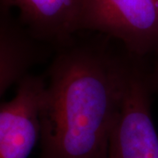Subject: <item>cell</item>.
<instances>
[{"mask_svg":"<svg viewBox=\"0 0 158 158\" xmlns=\"http://www.w3.org/2000/svg\"><path fill=\"white\" fill-rule=\"evenodd\" d=\"M134 57L106 40L56 48L44 77L40 158H106Z\"/></svg>","mask_w":158,"mask_h":158,"instance_id":"cell-1","label":"cell"},{"mask_svg":"<svg viewBox=\"0 0 158 158\" xmlns=\"http://www.w3.org/2000/svg\"><path fill=\"white\" fill-rule=\"evenodd\" d=\"M77 31L118 41L130 56H158V0H80Z\"/></svg>","mask_w":158,"mask_h":158,"instance_id":"cell-2","label":"cell"},{"mask_svg":"<svg viewBox=\"0 0 158 158\" xmlns=\"http://www.w3.org/2000/svg\"><path fill=\"white\" fill-rule=\"evenodd\" d=\"M152 92L144 62L134 58L106 158H158V133L151 115Z\"/></svg>","mask_w":158,"mask_h":158,"instance_id":"cell-3","label":"cell"},{"mask_svg":"<svg viewBox=\"0 0 158 158\" xmlns=\"http://www.w3.org/2000/svg\"><path fill=\"white\" fill-rule=\"evenodd\" d=\"M44 77L28 74L16 95L0 105V158H27L40 137Z\"/></svg>","mask_w":158,"mask_h":158,"instance_id":"cell-4","label":"cell"},{"mask_svg":"<svg viewBox=\"0 0 158 158\" xmlns=\"http://www.w3.org/2000/svg\"><path fill=\"white\" fill-rule=\"evenodd\" d=\"M16 8L36 39L57 48L69 43L77 31L80 0H0Z\"/></svg>","mask_w":158,"mask_h":158,"instance_id":"cell-5","label":"cell"},{"mask_svg":"<svg viewBox=\"0 0 158 158\" xmlns=\"http://www.w3.org/2000/svg\"><path fill=\"white\" fill-rule=\"evenodd\" d=\"M39 49L26 38L0 27V98L19 84L41 58Z\"/></svg>","mask_w":158,"mask_h":158,"instance_id":"cell-6","label":"cell"},{"mask_svg":"<svg viewBox=\"0 0 158 158\" xmlns=\"http://www.w3.org/2000/svg\"><path fill=\"white\" fill-rule=\"evenodd\" d=\"M148 80L153 92L158 90V60L152 71H148Z\"/></svg>","mask_w":158,"mask_h":158,"instance_id":"cell-7","label":"cell"}]
</instances>
